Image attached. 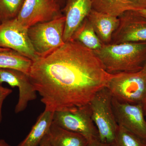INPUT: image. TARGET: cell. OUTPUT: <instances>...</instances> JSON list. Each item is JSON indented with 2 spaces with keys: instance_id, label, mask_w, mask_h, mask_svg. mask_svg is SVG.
<instances>
[{
  "instance_id": "6da1fadb",
  "label": "cell",
  "mask_w": 146,
  "mask_h": 146,
  "mask_svg": "<svg viewBox=\"0 0 146 146\" xmlns=\"http://www.w3.org/2000/svg\"><path fill=\"white\" fill-rule=\"evenodd\" d=\"M29 76L45 108L55 112L89 104L112 74L94 51L71 39L33 61Z\"/></svg>"
},
{
  "instance_id": "7a4b0ae2",
  "label": "cell",
  "mask_w": 146,
  "mask_h": 146,
  "mask_svg": "<svg viewBox=\"0 0 146 146\" xmlns=\"http://www.w3.org/2000/svg\"><path fill=\"white\" fill-rule=\"evenodd\" d=\"M108 72H135L146 63V42L104 45L94 51Z\"/></svg>"
},
{
  "instance_id": "3957f363",
  "label": "cell",
  "mask_w": 146,
  "mask_h": 146,
  "mask_svg": "<svg viewBox=\"0 0 146 146\" xmlns=\"http://www.w3.org/2000/svg\"><path fill=\"white\" fill-rule=\"evenodd\" d=\"M112 96L106 87L99 91L89 103L91 117L96 126L100 141L116 146L115 136L118 124L113 108Z\"/></svg>"
},
{
  "instance_id": "277c9868",
  "label": "cell",
  "mask_w": 146,
  "mask_h": 146,
  "mask_svg": "<svg viewBox=\"0 0 146 146\" xmlns=\"http://www.w3.org/2000/svg\"><path fill=\"white\" fill-rule=\"evenodd\" d=\"M106 87L112 98L119 101L142 104L146 89V76L141 71L112 74Z\"/></svg>"
},
{
  "instance_id": "5b68a950",
  "label": "cell",
  "mask_w": 146,
  "mask_h": 146,
  "mask_svg": "<svg viewBox=\"0 0 146 146\" xmlns=\"http://www.w3.org/2000/svg\"><path fill=\"white\" fill-rule=\"evenodd\" d=\"M65 21V17L63 15L29 28L28 33L30 40L39 57L46 55L64 44Z\"/></svg>"
},
{
  "instance_id": "8992f818",
  "label": "cell",
  "mask_w": 146,
  "mask_h": 146,
  "mask_svg": "<svg viewBox=\"0 0 146 146\" xmlns=\"http://www.w3.org/2000/svg\"><path fill=\"white\" fill-rule=\"evenodd\" d=\"M53 122L64 129L82 135L88 142L100 140L89 104L74 110L55 111Z\"/></svg>"
},
{
  "instance_id": "52a82bcc",
  "label": "cell",
  "mask_w": 146,
  "mask_h": 146,
  "mask_svg": "<svg viewBox=\"0 0 146 146\" xmlns=\"http://www.w3.org/2000/svg\"><path fill=\"white\" fill-rule=\"evenodd\" d=\"M28 29L25 27L16 18L0 23V47L17 52L33 61L39 56L32 44Z\"/></svg>"
},
{
  "instance_id": "ba28073f",
  "label": "cell",
  "mask_w": 146,
  "mask_h": 146,
  "mask_svg": "<svg viewBox=\"0 0 146 146\" xmlns=\"http://www.w3.org/2000/svg\"><path fill=\"white\" fill-rule=\"evenodd\" d=\"M63 15L56 0H25L16 19L28 29L39 23L48 22Z\"/></svg>"
},
{
  "instance_id": "9c48e42d",
  "label": "cell",
  "mask_w": 146,
  "mask_h": 146,
  "mask_svg": "<svg viewBox=\"0 0 146 146\" xmlns=\"http://www.w3.org/2000/svg\"><path fill=\"white\" fill-rule=\"evenodd\" d=\"M119 24L110 44L146 42V18L136 11H128L118 17Z\"/></svg>"
},
{
  "instance_id": "30bf717a",
  "label": "cell",
  "mask_w": 146,
  "mask_h": 146,
  "mask_svg": "<svg viewBox=\"0 0 146 146\" xmlns=\"http://www.w3.org/2000/svg\"><path fill=\"white\" fill-rule=\"evenodd\" d=\"M112 108L118 125L146 142V119L142 104L122 102L112 98Z\"/></svg>"
},
{
  "instance_id": "8fae6325",
  "label": "cell",
  "mask_w": 146,
  "mask_h": 146,
  "mask_svg": "<svg viewBox=\"0 0 146 146\" xmlns=\"http://www.w3.org/2000/svg\"><path fill=\"white\" fill-rule=\"evenodd\" d=\"M4 82L11 87H18L19 90V98L15 108L16 114L25 110L29 102L37 98V92L26 73L13 69H0V84Z\"/></svg>"
},
{
  "instance_id": "7c38bea8",
  "label": "cell",
  "mask_w": 146,
  "mask_h": 146,
  "mask_svg": "<svg viewBox=\"0 0 146 146\" xmlns=\"http://www.w3.org/2000/svg\"><path fill=\"white\" fill-rule=\"evenodd\" d=\"M92 9L91 0H66L62 9L65 19L64 42L72 39Z\"/></svg>"
},
{
  "instance_id": "4fadbf2b",
  "label": "cell",
  "mask_w": 146,
  "mask_h": 146,
  "mask_svg": "<svg viewBox=\"0 0 146 146\" xmlns=\"http://www.w3.org/2000/svg\"><path fill=\"white\" fill-rule=\"evenodd\" d=\"M103 45L110 44L119 24L118 17L98 12L92 9L87 17Z\"/></svg>"
},
{
  "instance_id": "5bb4252c",
  "label": "cell",
  "mask_w": 146,
  "mask_h": 146,
  "mask_svg": "<svg viewBox=\"0 0 146 146\" xmlns=\"http://www.w3.org/2000/svg\"><path fill=\"white\" fill-rule=\"evenodd\" d=\"M92 9L98 12L119 17L128 11L146 9V0H91Z\"/></svg>"
},
{
  "instance_id": "9a60e30c",
  "label": "cell",
  "mask_w": 146,
  "mask_h": 146,
  "mask_svg": "<svg viewBox=\"0 0 146 146\" xmlns=\"http://www.w3.org/2000/svg\"><path fill=\"white\" fill-rule=\"evenodd\" d=\"M54 112V111L45 108L38 117L27 136L16 146H39L43 138L49 131Z\"/></svg>"
},
{
  "instance_id": "2e32d148",
  "label": "cell",
  "mask_w": 146,
  "mask_h": 146,
  "mask_svg": "<svg viewBox=\"0 0 146 146\" xmlns=\"http://www.w3.org/2000/svg\"><path fill=\"white\" fill-rule=\"evenodd\" d=\"M51 146H87L88 141L82 135L64 129L52 122L48 133Z\"/></svg>"
},
{
  "instance_id": "e0dca14e",
  "label": "cell",
  "mask_w": 146,
  "mask_h": 146,
  "mask_svg": "<svg viewBox=\"0 0 146 146\" xmlns=\"http://www.w3.org/2000/svg\"><path fill=\"white\" fill-rule=\"evenodd\" d=\"M32 60L17 52L9 49L0 52V69H10L29 75Z\"/></svg>"
},
{
  "instance_id": "ac0fdd59",
  "label": "cell",
  "mask_w": 146,
  "mask_h": 146,
  "mask_svg": "<svg viewBox=\"0 0 146 146\" xmlns=\"http://www.w3.org/2000/svg\"><path fill=\"white\" fill-rule=\"evenodd\" d=\"M72 39L93 51L100 50L104 45L87 18L77 30Z\"/></svg>"
},
{
  "instance_id": "d6986e66",
  "label": "cell",
  "mask_w": 146,
  "mask_h": 146,
  "mask_svg": "<svg viewBox=\"0 0 146 146\" xmlns=\"http://www.w3.org/2000/svg\"><path fill=\"white\" fill-rule=\"evenodd\" d=\"M25 0H0V23L17 18Z\"/></svg>"
},
{
  "instance_id": "ffe728a7",
  "label": "cell",
  "mask_w": 146,
  "mask_h": 146,
  "mask_svg": "<svg viewBox=\"0 0 146 146\" xmlns=\"http://www.w3.org/2000/svg\"><path fill=\"white\" fill-rule=\"evenodd\" d=\"M115 142L116 146H146V142L121 126L118 125Z\"/></svg>"
},
{
  "instance_id": "44dd1931",
  "label": "cell",
  "mask_w": 146,
  "mask_h": 146,
  "mask_svg": "<svg viewBox=\"0 0 146 146\" xmlns=\"http://www.w3.org/2000/svg\"><path fill=\"white\" fill-rule=\"evenodd\" d=\"M11 89L3 87L0 84V123L2 120V109L3 102L5 99L12 93Z\"/></svg>"
},
{
  "instance_id": "7402d4cb",
  "label": "cell",
  "mask_w": 146,
  "mask_h": 146,
  "mask_svg": "<svg viewBox=\"0 0 146 146\" xmlns=\"http://www.w3.org/2000/svg\"><path fill=\"white\" fill-rule=\"evenodd\" d=\"M87 146H112L108 144L104 143L100 140H95L88 142Z\"/></svg>"
},
{
  "instance_id": "603a6c76",
  "label": "cell",
  "mask_w": 146,
  "mask_h": 146,
  "mask_svg": "<svg viewBox=\"0 0 146 146\" xmlns=\"http://www.w3.org/2000/svg\"><path fill=\"white\" fill-rule=\"evenodd\" d=\"M39 146H51L48 134L43 138Z\"/></svg>"
},
{
  "instance_id": "cb8c5ba5",
  "label": "cell",
  "mask_w": 146,
  "mask_h": 146,
  "mask_svg": "<svg viewBox=\"0 0 146 146\" xmlns=\"http://www.w3.org/2000/svg\"><path fill=\"white\" fill-rule=\"evenodd\" d=\"M142 104L143 105L144 113H145V115L146 117V89L145 94H144L143 98L142 101Z\"/></svg>"
},
{
  "instance_id": "d4e9b609",
  "label": "cell",
  "mask_w": 146,
  "mask_h": 146,
  "mask_svg": "<svg viewBox=\"0 0 146 146\" xmlns=\"http://www.w3.org/2000/svg\"><path fill=\"white\" fill-rule=\"evenodd\" d=\"M56 1L57 2L58 4L60 5L61 8H63V6L65 5V2L66 0H56Z\"/></svg>"
},
{
  "instance_id": "484cf974",
  "label": "cell",
  "mask_w": 146,
  "mask_h": 146,
  "mask_svg": "<svg viewBox=\"0 0 146 146\" xmlns=\"http://www.w3.org/2000/svg\"><path fill=\"white\" fill-rule=\"evenodd\" d=\"M138 13L141 16H144L146 18V9H141V10L137 11Z\"/></svg>"
},
{
  "instance_id": "4316f807",
  "label": "cell",
  "mask_w": 146,
  "mask_h": 146,
  "mask_svg": "<svg viewBox=\"0 0 146 146\" xmlns=\"http://www.w3.org/2000/svg\"><path fill=\"white\" fill-rule=\"evenodd\" d=\"M0 146H11L9 144L7 143L4 140H0Z\"/></svg>"
},
{
  "instance_id": "83f0119b",
  "label": "cell",
  "mask_w": 146,
  "mask_h": 146,
  "mask_svg": "<svg viewBox=\"0 0 146 146\" xmlns=\"http://www.w3.org/2000/svg\"><path fill=\"white\" fill-rule=\"evenodd\" d=\"M141 71H142L144 74H145V75L146 76V64H145V66H144V68H143V70H142Z\"/></svg>"
},
{
  "instance_id": "f1b7e54d",
  "label": "cell",
  "mask_w": 146,
  "mask_h": 146,
  "mask_svg": "<svg viewBox=\"0 0 146 146\" xmlns=\"http://www.w3.org/2000/svg\"><path fill=\"white\" fill-rule=\"evenodd\" d=\"M9 49L4 48L0 47V52Z\"/></svg>"
}]
</instances>
